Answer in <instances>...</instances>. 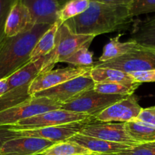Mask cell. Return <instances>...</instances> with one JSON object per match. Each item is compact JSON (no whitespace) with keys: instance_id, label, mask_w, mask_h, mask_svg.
I'll return each mask as SVG.
<instances>
[{"instance_id":"obj_1","label":"cell","mask_w":155,"mask_h":155,"mask_svg":"<svg viewBox=\"0 0 155 155\" xmlns=\"http://www.w3.org/2000/svg\"><path fill=\"white\" fill-rule=\"evenodd\" d=\"M129 5H115L91 1L88 8L81 15L65 21L75 34L97 36L120 30L132 21Z\"/></svg>"},{"instance_id":"obj_2","label":"cell","mask_w":155,"mask_h":155,"mask_svg":"<svg viewBox=\"0 0 155 155\" xmlns=\"http://www.w3.org/2000/svg\"><path fill=\"white\" fill-rule=\"evenodd\" d=\"M50 24H36L17 36L0 38V79L7 78L30 62V54Z\"/></svg>"},{"instance_id":"obj_3","label":"cell","mask_w":155,"mask_h":155,"mask_svg":"<svg viewBox=\"0 0 155 155\" xmlns=\"http://www.w3.org/2000/svg\"><path fill=\"white\" fill-rule=\"evenodd\" d=\"M92 68H106L131 74L155 69V47L136 44L122 56L106 62H96Z\"/></svg>"},{"instance_id":"obj_4","label":"cell","mask_w":155,"mask_h":155,"mask_svg":"<svg viewBox=\"0 0 155 155\" xmlns=\"http://www.w3.org/2000/svg\"><path fill=\"white\" fill-rule=\"evenodd\" d=\"M95 36L75 34L65 23H60L56 34V47L46 56L41 74L52 71L56 63L64 62L70 55L88 42H91Z\"/></svg>"},{"instance_id":"obj_5","label":"cell","mask_w":155,"mask_h":155,"mask_svg":"<svg viewBox=\"0 0 155 155\" xmlns=\"http://www.w3.org/2000/svg\"><path fill=\"white\" fill-rule=\"evenodd\" d=\"M61 103L46 97L32 95L29 99L7 110L0 111V125L14 126L19 121L61 109Z\"/></svg>"},{"instance_id":"obj_6","label":"cell","mask_w":155,"mask_h":155,"mask_svg":"<svg viewBox=\"0 0 155 155\" xmlns=\"http://www.w3.org/2000/svg\"><path fill=\"white\" fill-rule=\"evenodd\" d=\"M127 96L129 95L103 94L91 89L84 92L69 102L63 104L61 109L95 117L109 106Z\"/></svg>"},{"instance_id":"obj_7","label":"cell","mask_w":155,"mask_h":155,"mask_svg":"<svg viewBox=\"0 0 155 155\" xmlns=\"http://www.w3.org/2000/svg\"><path fill=\"white\" fill-rule=\"evenodd\" d=\"M91 120H96V118L84 114L58 109L19 121L15 125L11 127L15 130H34V129L55 127V126L64 125V124H72V123Z\"/></svg>"},{"instance_id":"obj_8","label":"cell","mask_w":155,"mask_h":155,"mask_svg":"<svg viewBox=\"0 0 155 155\" xmlns=\"http://www.w3.org/2000/svg\"><path fill=\"white\" fill-rule=\"evenodd\" d=\"M94 84L90 71L80 77L37 92L33 96L46 97L63 104L74 99L84 92L94 89Z\"/></svg>"},{"instance_id":"obj_9","label":"cell","mask_w":155,"mask_h":155,"mask_svg":"<svg viewBox=\"0 0 155 155\" xmlns=\"http://www.w3.org/2000/svg\"><path fill=\"white\" fill-rule=\"evenodd\" d=\"M79 133L107 142L124 144L132 147L140 144L128 135L125 127V123L95 121L86 124L82 127Z\"/></svg>"},{"instance_id":"obj_10","label":"cell","mask_w":155,"mask_h":155,"mask_svg":"<svg viewBox=\"0 0 155 155\" xmlns=\"http://www.w3.org/2000/svg\"><path fill=\"white\" fill-rule=\"evenodd\" d=\"M91 67H68L57 70H52L38 75L30 83L29 87V94L33 95L37 92H42L46 89H50L54 86L68 81L83 75L90 71Z\"/></svg>"},{"instance_id":"obj_11","label":"cell","mask_w":155,"mask_h":155,"mask_svg":"<svg viewBox=\"0 0 155 155\" xmlns=\"http://www.w3.org/2000/svg\"><path fill=\"white\" fill-rule=\"evenodd\" d=\"M141 110L137 97L132 94L109 106L95 118L100 122L127 123L137 119Z\"/></svg>"},{"instance_id":"obj_12","label":"cell","mask_w":155,"mask_h":155,"mask_svg":"<svg viewBox=\"0 0 155 155\" xmlns=\"http://www.w3.org/2000/svg\"><path fill=\"white\" fill-rule=\"evenodd\" d=\"M97 120L76 122L64 125L55 126V127H43V128L34 129V130H16L21 137H36L40 139L52 141L56 143L68 140L80 132L82 127L89 123L95 122Z\"/></svg>"},{"instance_id":"obj_13","label":"cell","mask_w":155,"mask_h":155,"mask_svg":"<svg viewBox=\"0 0 155 155\" xmlns=\"http://www.w3.org/2000/svg\"><path fill=\"white\" fill-rule=\"evenodd\" d=\"M55 143L36 137L15 138L3 144L0 155H41Z\"/></svg>"},{"instance_id":"obj_14","label":"cell","mask_w":155,"mask_h":155,"mask_svg":"<svg viewBox=\"0 0 155 155\" xmlns=\"http://www.w3.org/2000/svg\"><path fill=\"white\" fill-rule=\"evenodd\" d=\"M34 25L29 9L21 0H16L8 15L4 33L8 37H12L30 30Z\"/></svg>"},{"instance_id":"obj_15","label":"cell","mask_w":155,"mask_h":155,"mask_svg":"<svg viewBox=\"0 0 155 155\" xmlns=\"http://www.w3.org/2000/svg\"><path fill=\"white\" fill-rule=\"evenodd\" d=\"M29 9L34 24L53 25L58 21L60 9L57 0H21Z\"/></svg>"},{"instance_id":"obj_16","label":"cell","mask_w":155,"mask_h":155,"mask_svg":"<svg viewBox=\"0 0 155 155\" xmlns=\"http://www.w3.org/2000/svg\"><path fill=\"white\" fill-rule=\"evenodd\" d=\"M68 140L75 142L91 152L97 154H116L132 147L124 144L107 142L97 138L87 136L79 133L70 138Z\"/></svg>"},{"instance_id":"obj_17","label":"cell","mask_w":155,"mask_h":155,"mask_svg":"<svg viewBox=\"0 0 155 155\" xmlns=\"http://www.w3.org/2000/svg\"><path fill=\"white\" fill-rule=\"evenodd\" d=\"M46 56L37 59L35 61L29 62L27 64L14 73L8 78L9 90L19 86L28 85L41 74Z\"/></svg>"},{"instance_id":"obj_18","label":"cell","mask_w":155,"mask_h":155,"mask_svg":"<svg viewBox=\"0 0 155 155\" xmlns=\"http://www.w3.org/2000/svg\"><path fill=\"white\" fill-rule=\"evenodd\" d=\"M91 77L94 83H119L125 85L141 83L135 81L130 74L112 68H92L91 70Z\"/></svg>"},{"instance_id":"obj_19","label":"cell","mask_w":155,"mask_h":155,"mask_svg":"<svg viewBox=\"0 0 155 155\" xmlns=\"http://www.w3.org/2000/svg\"><path fill=\"white\" fill-rule=\"evenodd\" d=\"M131 39L144 46L155 47V15L136 23Z\"/></svg>"},{"instance_id":"obj_20","label":"cell","mask_w":155,"mask_h":155,"mask_svg":"<svg viewBox=\"0 0 155 155\" xmlns=\"http://www.w3.org/2000/svg\"><path fill=\"white\" fill-rule=\"evenodd\" d=\"M60 22L57 21L39 39L30 54V61H35L40 58L50 54L56 47V34Z\"/></svg>"},{"instance_id":"obj_21","label":"cell","mask_w":155,"mask_h":155,"mask_svg":"<svg viewBox=\"0 0 155 155\" xmlns=\"http://www.w3.org/2000/svg\"><path fill=\"white\" fill-rule=\"evenodd\" d=\"M128 135L138 143L155 142V127L147 123L133 120L125 123Z\"/></svg>"},{"instance_id":"obj_22","label":"cell","mask_w":155,"mask_h":155,"mask_svg":"<svg viewBox=\"0 0 155 155\" xmlns=\"http://www.w3.org/2000/svg\"><path fill=\"white\" fill-rule=\"evenodd\" d=\"M121 36L122 34H118L115 37L109 39V42L103 47V54L99 58V62H106L121 57L137 44L132 39L127 42H120Z\"/></svg>"},{"instance_id":"obj_23","label":"cell","mask_w":155,"mask_h":155,"mask_svg":"<svg viewBox=\"0 0 155 155\" xmlns=\"http://www.w3.org/2000/svg\"><path fill=\"white\" fill-rule=\"evenodd\" d=\"M30 85H24L9 89L0 98V111L15 107L29 99L31 97L28 92Z\"/></svg>"},{"instance_id":"obj_24","label":"cell","mask_w":155,"mask_h":155,"mask_svg":"<svg viewBox=\"0 0 155 155\" xmlns=\"http://www.w3.org/2000/svg\"><path fill=\"white\" fill-rule=\"evenodd\" d=\"M94 154L71 141L66 140L57 142L47 148L41 155H80Z\"/></svg>"},{"instance_id":"obj_25","label":"cell","mask_w":155,"mask_h":155,"mask_svg":"<svg viewBox=\"0 0 155 155\" xmlns=\"http://www.w3.org/2000/svg\"><path fill=\"white\" fill-rule=\"evenodd\" d=\"M90 0H69L60 8L58 13V21H65L84 12L90 5Z\"/></svg>"},{"instance_id":"obj_26","label":"cell","mask_w":155,"mask_h":155,"mask_svg":"<svg viewBox=\"0 0 155 155\" xmlns=\"http://www.w3.org/2000/svg\"><path fill=\"white\" fill-rule=\"evenodd\" d=\"M141 83L135 85H125L119 83H100L94 84V89L97 92L109 95H130L139 87Z\"/></svg>"},{"instance_id":"obj_27","label":"cell","mask_w":155,"mask_h":155,"mask_svg":"<svg viewBox=\"0 0 155 155\" xmlns=\"http://www.w3.org/2000/svg\"><path fill=\"white\" fill-rule=\"evenodd\" d=\"M91 42H88L80 48L74 51L64 62L74 65L76 67H91L94 64L93 61V52L89 51L88 47Z\"/></svg>"},{"instance_id":"obj_28","label":"cell","mask_w":155,"mask_h":155,"mask_svg":"<svg viewBox=\"0 0 155 155\" xmlns=\"http://www.w3.org/2000/svg\"><path fill=\"white\" fill-rule=\"evenodd\" d=\"M129 12L132 18L155 12V0H132L129 5Z\"/></svg>"},{"instance_id":"obj_29","label":"cell","mask_w":155,"mask_h":155,"mask_svg":"<svg viewBox=\"0 0 155 155\" xmlns=\"http://www.w3.org/2000/svg\"><path fill=\"white\" fill-rule=\"evenodd\" d=\"M111 155H155V142L139 144Z\"/></svg>"},{"instance_id":"obj_30","label":"cell","mask_w":155,"mask_h":155,"mask_svg":"<svg viewBox=\"0 0 155 155\" xmlns=\"http://www.w3.org/2000/svg\"><path fill=\"white\" fill-rule=\"evenodd\" d=\"M15 1L16 0H0V38L5 35L6 20Z\"/></svg>"},{"instance_id":"obj_31","label":"cell","mask_w":155,"mask_h":155,"mask_svg":"<svg viewBox=\"0 0 155 155\" xmlns=\"http://www.w3.org/2000/svg\"><path fill=\"white\" fill-rule=\"evenodd\" d=\"M21 137L18 131L13 130L11 126L0 125V150L3 144L10 139Z\"/></svg>"},{"instance_id":"obj_32","label":"cell","mask_w":155,"mask_h":155,"mask_svg":"<svg viewBox=\"0 0 155 155\" xmlns=\"http://www.w3.org/2000/svg\"><path fill=\"white\" fill-rule=\"evenodd\" d=\"M136 120L147 123L155 127V106L147 107V108H142Z\"/></svg>"},{"instance_id":"obj_33","label":"cell","mask_w":155,"mask_h":155,"mask_svg":"<svg viewBox=\"0 0 155 155\" xmlns=\"http://www.w3.org/2000/svg\"><path fill=\"white\" fill-rule=\"evenodd\" d=\"M131 75L134 80L139 83L145 82H155V69L150 71H141V72L131 73Z\"/></svg>"},{"instance_id":"obj_34","label":"cell","mask_w":155,"mask_h":155,"mask_svg":"<svg viewBox=\"0 0 155 155\" xmlns=\"http://www.w3.org/2000/svg\"><path fill=\"white\" fill-rule=\"evenodd\" d=\"M92 2L104 3V4L115 5H129L132 0H90Z\"/></svg>"},{"instance_id":"obj_35","label":"cell","mask_w":155,"mask_h":155,"mask_svg":"<svg viewBox=\"0 0 155 155\" xmlns=\"http://www.w3.org/2000/svg\"><path fill=\"white\" fill-rule=\"evenodd\" d=\"M9 91L8 78L0 79V98Z\"/></svg>"},{"instance_id":"obj_36","label":"cell","mask_w":155,"mask_h":155,"mask_svg":"<svg viewBox=\"0 0 155 155\" xmlns=\"http://www.w3.org/2000/svg\"><path fill=\"white\" fill-rule=\"evenodd\" d=\"M68 1H69V0H57V2H58V5H59V8H61Z\"/></svg>"},{"instance_id":"obj_37","label":"cell","mask_w":155,"mask_h":155,"mask_svg":"<svg viewBox=\"0 0 155 155\" xmlns=\"http://www.w3.org/2000/svg\"><path fill=\"white\" fill-rule=\"evenodd\" d=\"M80 155H99L97 154H80Z\"/></svg>"},{"instance_id":"obj_38","label":"cell","mask_w":155,"mask_h":155,"mask_svg":"<svg viewBox=\"0 0 155 155\" xmlns=\"http://www.w3.org/2000/svg\"><path fill=\"white\" fill-rule=\"evenodd\" d=\"M99 155H111V154H99Z\"/></svg>"}]
</instances>
